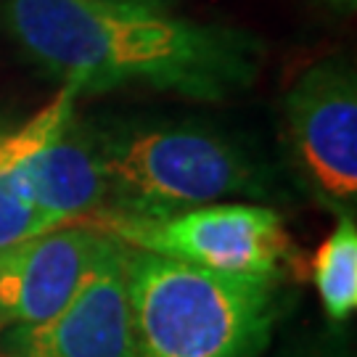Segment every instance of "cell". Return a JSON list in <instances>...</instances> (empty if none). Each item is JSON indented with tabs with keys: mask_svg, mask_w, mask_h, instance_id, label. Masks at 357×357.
<instances>
[{
	"mask_svg": "<svg viewBox=\"0 0 357 357\" xmlns=\"http://www.w3.org/2000/svg\"><path fill=\"white\" fill-rule=\"evenodd\" d=\"M35 204L51 228L85 222L103 209L106 185L90 125L69 114L29 159Z\"/></svg>",
	"mask_w": 357,
	"mask_h": 357,
	"instance_id": "cell-8",
	"label": "cell"
},
{
	"mask_svg": "<svg viewBox=\"0 0 357 357\" xmlns=\"http://www.w3.org/2000/svg\"><path fill=\"white\" fill-rule=\"evenodd\" d=\"M286 143L296 175L315 202L355 217L357 77L344 56L310 64L283 98Z\"/></svg>",
	"mask_w": 357,
	"mask_h": 357,
	"instance_id": "cell-5",
	"label": "cell"
},
{
	"mask_svg": "<svg viewBox=\"0 0 357 357\" xmlns=\"http://www.w3.org/2000/svg\"><path fill=\"white\" fill-rule=\"evenodd\" d=\"M0 22L79 96L135 85L217 103L252 88L265 61L246 29L196 22L162 0H3Z\"/></svg>",
	"mask_w": 357,
	"mask_h": 357,
	"instance_id": "cell-1",
	"label": "cell"
},
{
	"mask_svg": "<svg viewBox=\"0 0 357 357\" xmlns=\"http://www.w3.org/2000/svg\"><path fill=\"white\" fill-rule=\"evenodd\" d=\"M138 357H259L283 312L281 275H233L128 246Z\"/></svg>",
	"mask_w": 357,
	"mask_h": 357,
	"instance_id": "cell-2",
	"label": "cell"
},
{
	"mask_svg": "<svg viewBox=\"0 0 357 357\" xmlns=\"http://www.w3.org/2000/svg\"><path fill=\"white\" fill-rule=\"evenodd\" d=\"M116 238L69 222L0 249V315L13 326H38L69 305Z\"/></svg>",
	"mask_w": 357,
	"mask_h": 357,
	"instance_id": "cell-6",
	"label": "cell"
},
{
	"mask_svg": "<svg viewBox=\"0 0 357 357\" xmlns=\"http://www.w3.org/2000/svg\"><path fill=\"white\" fill-rule=\"evenodd\" d=\"M312 357H349L344 349H339V352H315Z\"/></svg>",
	"mask_w": 357,
	"mask_h": 357,
	"instance_id": "cell-12",
	"label": "cell"
},
{
	"mask_svg": "<svg viewBox=\"0 0 357 357\" xmlns=\"http://www.w3.org/2000/svg\"><path fill=\"white\" fill-rule=\"evenodd\" d=\"M128 246L103 257L64 310L38 326H13L6 344L13 357H138L130 312Z\"/></svg>",
	"mask_w": 357,
	"mask_h": 357,
	"instance_id": "cell-7",
	"label": "cell"
},
{
	"mask_svg": "<svg viewBox=\"0 0 357 357\" xmlns=\"http://www.w3.org/2000/svg\"><path fill=\"white\" fill-rule=\"evenodd\" d=\"M3 326H6V318H3V315H0V328H3Z\"/></svg>",
	"mask_w": 357,
	"mask_h": 357,
	"instance_id": "cell-13",
	"label": "cell"
},
{
	"mask_svg": "<svg viewBox=\"0 0 357 357\" xmlns=\"http://www.w3.org/2000/svg\"><path fill=\"white\" fill-rule=\"evenodd\" d=\"M77 96L79 90L64 82L56 98L35 112L26 122L0 132V249H8L13 243L51 230L35 204L29 159L56 125L75 114Z\"/></svg>",
	"mask_w": 357,
	"mask_h": 357,
	"instance_id": "cell-9",
	"label": "cell"
},
{
	"mask_svg": "<svg viewBox=\"0 0 357 357\" xmlns=\"http://www.w3.org/2000/svg\"><path fill=\"white\" fill-rule=\"evenodd\" d=\"M312 283L331 320H347L357 310V228L355 217H339V225L323 238L312 257Z\"/></svg>",
	"mask_w": 357,
	"mask_h": 357,
	"instance_id": "cell-10",
	"label": "cell"
},
{
	"mask_svg": "<svg viewBox=\"0 0 357 357\" xmlns=\"http://www.w3.org/2000/svg\"><path fill=\"white\" fill-rule=\"evenodd\" d=\"M320 3H326L331 8H339V11H355L357 6V0H320Z\"/></svg>",
	"mask_w": 357,
	"mask_h": 357,
	"instance_id": "cell-11",
	"label": "cell"
},
{
	"mask_svg": "<svg viewBox=\"0 0 357 357\" xmlns=\"http://www.w3.org/2000/svg\"><path fill=\"white\" fill-rule=\"evenodd\" d=\"M0 357H13V355H0Z\"/></svg>",
	"mask_w": 357,
	"mask_h": 357,
	"instance_id": "cell-14",
	"label": "cell"
},
{
	"mask_svg": "<svg viewBox=\"0 0 357 357\" xmlns=\"http://www.w3.org/2000/svg\"><path fill=\"white\" fill-rule=\"evenodd\" d=\"M90 132L109 215L167 217L225 199H262L273 188L241 143L206 125L112 122Z\"/></svg>",
	"mask_w": 357,
	"mask_h": 357,
	"instance_id": "cell-3",
	"label": "cell"
},
{
	"mask_svg": "<svg viewBox=\"0 0 357 357\" xmlns=\"http://www.w3.org/2000/svg\"><path fill=\"white\" fill-rule=\"evenodd\" d=\"M79 225L101 230L132 249L233 275H281L291 255L283 217L262 204H206L167 217L98 212Z\"/></svg>",
	"mask_w": 357,
	"mask_h": 357,
	"instance_id": "cell-4",
	"label": "cell"
}]
</instances>
